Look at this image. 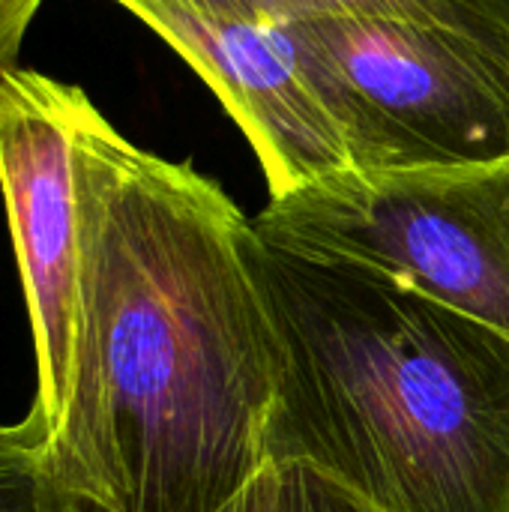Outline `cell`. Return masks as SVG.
Wrapping results in <instances>:
<instances>
[{
	"label": "cell",
	"instance_id": "cell-6",
	"mask_svg": "<svg viewBox=\"0 0 509 512\" xmlns=\"http://www.w3.org/2000/svg\"><path fill=\"white\" fill-rule=\"evenodd\" d=\"M165 39L252 144L270 198L351 171L279 18L255 0H114Z\"/></svg>",
	"mask_w": 509,
	"mask_h": 512
},
{
	"label": "cell",
	"instance_id": "cell-4",
	"mask_svg": "<svg viewBox=\"0 0 509 512\" xmlns=\"http://www.w3.org/2000/svg\"><path fill=\"white\" fill-rule=\"evenodd\" d=\"M252 228L270 243L396 276L509 336V159L339 171L270 198Z\"/></svg>",
	"mask_w": 509,
	"mask_h": 512
},
{
	"label": "cell",
	"instance_id": "cell-9",
	"mask_svg": "<svg viewBox=\"0 0 509 512\" xmlns=\"http://www.w3.org/2000/svg\"><path fill=\"white\" fill-rule=\"evenodd\" d=\"M279 468L285 477V512H381L309 465Z\"/></svg>",
	"mask_w": 509,
	"mask_h": 512
},
{
	"label": "cell",
	"instance_id": "cell-10",
	"mask_svg": "<svg viewBox=\"0 0 509 512\" xmlns=\"http://www.w3.org/2000/svg\"><path fill=\"white\" fill-rule=\"evenodd\" d=\"M42 9V0H0V75L15 69L24 36Z\"/></svg>",
	"mask_w": 509,
	"mask_h": 512
},
{
	"label": "cell",
	"instance_id": "cell-11",
	"mask_svg": "<svg viewBox=\"0 0 509 512\" xmlns=\"http://www.w3.org/2000/svg\"><path fill=\"white\" fill-rule=\"evenodd\" d=\"M219 512H285V477L279 465H267L234 501Z\"/></svg>",
	"mask_w": 509,
	"mask_h": 512
},
{
	"label": "cell",
	"instance_id": "cell-5",
	"mask_svg": "<svg viewBox=\"0 0 509 512\" xmlns=\"http://www.w3.org/2000/svg\"><path fill=\"white\" fill-rule=\"evenodd\" d=\"M87 93L36 69L0 75V192L27 303L36 393L27 432L48 444L72 384L78 321V219L72 147Z\"/></svg>",
	"mask_w": 509,
	"mask_h": 512
},
{
	"label": "cell",
	"instance_id": "cell-2",
	"mask_svg": "<svg viewBox=\"0 0 509 512\" xmlns=\"http://www.w3.org/2000/svg\"><path fill=\"white\" fill-rule=\"evenodd\" d=\"M243 258L273 333L270 465H309L381 512H509L507 333L252 219Z\"/></svg>",
	"mask_w": 509,
	"mask_h": 512
},
{
	"label": "cell",
	"instance_id": "cell-1",
	"mask_svg": "<svg viewBox=\"0 0 509 512\" xmlns=\"http://www.w3.org/2000/svg\"><path fill=\"white\" fill-rule=\"evenodd\" d=\"M78 321L42 447L51 512H219L267 462L273 333L249 216L81 99L72 147Z\"/></svg>",
	"mask_w": 509,
	"mask_h": 512
},
{
	"label": "cell",
	"instance_id": "cell-8",
	"mask_svg": "<svg viewBox=\"0 0 509 512\" xmlns=\"http://www.w3.org/2000/svg\"><path fill=\"white\" fill-rule=\"evenodd\" d=\"M0 512H51L42 447L24 420L0 426Z\"/></svg>",
	"mask_w": 509,
	"mask_h": 512
},
{
	"label": "cell",
	"instance_id": "cell-3",
	"mask_svg": "<svg viewBox=\"0 0 509 512\" xmlns=\"http://www.w3.org/2000/svg\"><path fill=\"white\" fill-rule=\"evenodd\" d=\"M351 171L468 168L509 159V39L390 15L282 21Z\"/></svg>",
	"mask_w": 509,
	"mask_h": 512
},
{
	"label": "cell",
	"instance_id": "cell-7",
	"mask_svg": "<svg viewBox=\"0 0 509 512\" xmlns=\"http://www.w3.org/2000/svg\"><path fill=\"white\" fill-rule=\"evenodd\" d=\"M273 18H303L321 12L390 15L411 21H441L509 39V0H255Z\"/></svg>",
	"mask_w": 509,
	"mask_h": 512
}]
</instances>
